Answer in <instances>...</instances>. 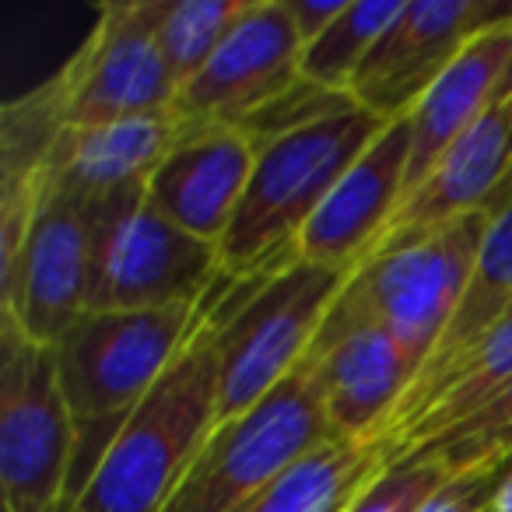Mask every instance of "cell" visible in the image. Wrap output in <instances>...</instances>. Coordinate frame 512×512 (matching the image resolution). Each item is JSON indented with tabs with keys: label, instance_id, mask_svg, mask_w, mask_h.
Returning a JSON list of instances; mask_svg holds the SVG:
<instances>
[{
	"label": "cell",
	"instance_id": "6da1fadb",
	"mask_svg": "<svg viewBox=\"0 0 512 512\" xmlns=\"http://www.w3.org/2000/svg\"><path fill=\"white\" fill-rule=\"evenodd\" d=\"M383 127L369 109L348 106L260 144L242 204L218 242L221 278L249 285L295 264L313 214Z\"/></svg>",
	"mask_w": 512,
	"mask_h": 512
},
{
	"label": "cell",
	"instance_id": "7a4b0ae2",
	"mask_svg": "<svg viewBox=\"0 0 512 512\" xmlns=\"http://www.w3.org/2000/svg\"><path fill=\"white\" fill-rule=\"evenodd\" d=\"M218 323L221 302H211L179 358L116 432L71 512H162L218 428Z\"/></svg>",
	"mask_w": 512,
	"mask_h": 512
},
{
	"label": "cell",
	"instance_id": "3957f363",
	"mask_svg": "<svg viewBox=\"0 0 512 512\" xmlns=\"http://www.w3.org/2000/svg\"><path fill=\"white\" fill-rule=\"evenodd\" d=\"M207 306L211 299L200 306L148 309V313H85L53 344L60 390L78 432L67 502L85 491L116 432L179 358L204 320Z\"/></svg>",
	"mask_w": 512,
	"mask_h": 512
},
{
	"label": "cell",
	"instance_id": "277c9868",
	"mask_svg": "<svg viewBox=\"0 0 512 512\" xmlns=\"http://www.w3.org/2000/svg\"><path fill=\"white\" fill-rule=\"evenodd\" d=\"M351 274L295 260L285 271L239 285L235 302L228 288L218 323V425L253 411L302 369Z\"/></svg>",
	"mask_w": 512,
	"mask_h": 512
},
{
	"label": "cell",
	"instance_id": "5b68a950",
	"mask_svg": "<svg viewBox=\"0 0 512 512\" xmlns=\"http://www.w3.org/2000/svg\"><path fill=\"white\" fill-rule=\"evenodd\" d=\"M88 214H92L88 313L200 306L225 281L218 246L172 225L148 200L144 183L88 200Z\"/></svg>",
	"mask_w": 512,
	"mask_h": 512
},
{
	"label": "cell",
	"instance_id": "8992f818",
	"mask_svg": "<svg viewBox=\"0 0 512 512\" xmlns=\"http://www.w3.org/2000/svg\"><path fill=\"white\" fill-rule=\"evenodd\" d=\"M78 456L57 355L0 316V502L4 512H57Z\"/></svg>",
	"mask_w": 512,
	"mask_h": 512
},
{
	"label": "cell",
	"instance_id": "52a82bcc",
	"mask_svg": "<svg viewBox=\"0 0 512 512\" xmlns=\"http://www.w3.org/2000/svg\"><path fill=\"white\" fill-rule=\"evenodd\" d=\"M334 439L306 369L288 376L253 411L211 432L162 512H242L292 463Z\"/></svg>",
	"mask_w": 512,
	"mask_h": 512
},
{
	"label": "cell",
	"instance_id": "ba28073f",
	"mask_svg": "<svg viewBox=\"0 0 512 512\" xmlns=\"http://www.w3.org/2000/svg\"><path fill=\"white\" fill-rule=\"evenodd\" d=\"M491 218L495 211L481 207L421 235L397 253L365 260L344 288L358 309H365L404 344L418 372L435 355L467 292Z\"/></svg>",
	"mask_w": 512,
	"mask_h": 512
},
{
	"label": "cell",
	"instance_id": "9c48e42d",
	"mask_svg": "<svg viewBox=\"0 0 512 512\" xmlns=\"http://www.w3.org/2000/svg\"><path fill=\"white\" fill-rule=\"evenodd\" d=\"M162 0H109L74 57L43 85L64 130L169 113L176 102L158 53Z\"/></svg>",
	"mask_w": 512,
	"mask_h": 512
},
{
	"label": "cell",
	"instance_id": "30bf717a",
	"mask_svg": "<svg viewBox=\"0 0 512 512\" xmlns=\"http://www.w3.org/2000/svg\"><path fill=\"white\" fill-rule=\"evenodd\" d=\"M498 25H512V0H407L351 78V102L386 123L414 113L456 57Z\"/></svg>",
	"mask_w": 512,
	"mask_h": 512
},
{
	"label": "cell",
	"instance_id": "8fae6325",
	"mask_svg": "<svg viewBox=\"0 0 512 512\" xmlns=\"http://www.w3.org/2000/svg\"><path fill=\"white\" fill-rule=\"evenodd\" d=\"M302 369L313 379L337 439H379L418 376L404 344L344 292L323 320Z\"/></svg>",
	"mask_w": 512,
	"mask_h": 512
},
{
	"label": "cell",
	"instance_id": "7c38bea8",
	"mask_svg": "<svg viewBox=\"0 0 512 512\" xmlns=\"http://www.w3.org/2000/svg\"><path fill=\"white\" fill-rule=\"evenodd\" d=\"M92 214L88 204L43 179L39 207L15 264L0 271V316L32 341L57 344L88 313Z\"/></svg>",
	"mask_w": 512,
	"mask_h": 512
},
{
	"label": "cell",
	"instance_id": "4fadbf2b",
	"mask_svg": "<svg viewBox=\"0 0 512 512\" xmlns=\"http://www.w3.org/2000/svg\"><path fill=\"white\" fill-rule=\"evenodd\" d=\"M302 39L285 0H246L207 67L176 95L183 127H242L302 78Z\"/></svg>",
	"mask_w": 512,
	"mask_h": 512
},
{
	"label": "cell",
	"instance_id": "5bb4252c",
	"mask_svg": "<svg viewBox=\"0 0 512 512\" xmlns=\"http://www.w3.org/2000/svg\"><path fill=\"white\" fill-rule=\"evenodd\" d=\"M411 113L390 120L337 179L299 239V260L358 271L407 197Z\"/></svg>",
	"mask_w": 512,
	"mask_h": 512
},
{
	"label": "cell",
	"instance_id": "9a60e30c",
	"mask_svg": "<svg viewBox=\"0 0 512 512\" xmlns=\"http://www.w3.org/2000/svg\"><path fill=\"white\" fill-rule=\"evenodd\" d=\"M512 183V81L495 106L435 162V169L404 197L383 239L365 260L397 253L421 235L449 225L481 207H495L502 190ZM362 260V264H365Z\"/></svg>",
	"mask_w": 512,
	"mask_h": 512
},
{
	"label": "cell",
	"instance_id": "2e32d148",
	"mask_svg": "<svg viewBox=\"0 0 512 512\" xmlns=\"http://www.w3.org/2000/svg\"><path fill=\"white\" fill-rule=\"evenodd\" d=\"M256 144L239 127H183L148 186V200L183 232L218 246L242 204Z\"/></svg>",
	"mask_w": 512,
	"mask_h": 512
},
{
	"label": "cell",
	"instance_id": "e0dca14e",
	"mask_svg": "<svg viewBox=\"0 0 512 512\" xmlns=\"http://www.w3.org/2000/svg\"><path fill=\"white\" fill-rule=\"evenodd\" d=\"M505 379H512V313L502 316L491 330H484L456 358L414 376L411 390L404 393L393 418L379 432L386 467L435 442Z\"/></svg>",
	"mask_w": 512,
	"mask_h": 512
},
{
	"label": "cell",
	"instance_id": "ac0fdd59",
	"mask_svg": "<svg viewBox=\"0 0 512 512\" xmlns=\"http://www.w3.org/2000/svg\"><path fill=\"white\" fill-rule=\"evenodd\" d=\"M179 137L176 113L127 116V120L92 123V127L60 130L46 179L78 200H99L123 186L148 183Z\"/></svg>",
	"mask_w": 512,
	"mask_h": 512
},
{
	"label": "cell",
	"instance_id": "d6986e66",
	"mask_svg": "<svg viewBox=\"0 0 512 512\" xmlns=\"http://www.w3.org/2000/svg\"><path fill=\"white\" fill-rule=\"evenodd\" d=\"M512 81V25L488 29L456 57L411 113V169L407 193L435 169L442 155L495 106Z\"/></svg>",
	"mask_w": 512,
	"mask_h": 512
},
{
	"label": "cell",
	"instance_id": "ffe728a7",
	"mask_svg": "<svg viewBox=\"0 0 512 512\" xmlns=\"http://www.w3.org/2000/svg\"><path fill=\"white\" fill-rule=\"evenodd\" d=\"M386 470L379 439H327L267 484L242 512H348Z\"/></svg>",
	"mask_w": 512,
	"mask_h": 512
},
{
	"label": "cell",
	"instance_id": "44dd1931",
	"mask_svg": "<svg viewBox=\"0 0 512 512\" xmlns=\"http://www.w3.org/2000/svg\"><path fill=\"white\" fill-rule=\"evenodd\" d=\"M509 313H512V200L498 207L495 218H491L467 292H463L460 306H456V313H453V320H449L435 355L421 365V372L456 358L463 348H470L484 330H491Z\"/></svg>",
	"mask_w": 512,
	"mask_h": 512
},
{
	"label": "cell",
	"instance_id": "7402d4cb",
	"mask_svg": "<svg viewBox=\"0 0 512 512\" xmlns=\"http://www.w3.org/2000/svg\"><path fill=\"white\" fill-rule=\"evenodd\" d=\"M404 4L407 0H348L341 18L309 46H302L299 74L330 92H348L358 67L400 18Z\"/></svg>",
	"mask_w": 512,
	"mask_h": 512
},
{
	"label": "cell",
	"instance_id": "603a6c76",
	"mask_svg": "<svg viewBox=\"0 0 512 512\" xmlns=\"http://www.w3.org/2000/svg\"><path fill=\"white\" fill-rule=\"evenodd\" d=\"M246 0H162L158 15V53L165 60L176 95L197 78L239 18Z\"/></svg>",
	"mask_w": 512,
	"mask_h": 512
},
{
	"label": "cell",
	"instance_id": "cb8c5ba5",
	"mask_svg": "<svg viewBox=\"0 0 512 512\" xmlns=\"http://www.w3.org/2000/svg\"><path fill=\"white\" fill-rule=\"evenodd\" d=\"M509 456H512V379H505L467 418H460L439 439L428 442L418 453L404 456V460H435L449 474H460V470L502 467Z\"/></svg>",
	"mask_w": 512,
	"mask_h": 512
},
{
	"label": "cell",
	"instance_id": "d4e9b609",
	"mask_svg": "<svg viewBox=\"0 0 512 512\" xmlns=\"http://www.w3.org/2000/svg\"><path fill=\"white\" fill-rule=\"evenodd\" d=\"M449 481L435 460H404L379 474V481L348 512H421V505Z\"/></svg>",
	"mask_w": 512,
	"mask_h": 512
},
{
	"label": "cell",
	"instance_id": "484cf974",
	"mask_svg": "<svg viewBox=\"0 0 512 512\" xmlns=\"http://www.w3.org/2000/svg\"><path fill=\"white\" fill-rule=\"evenodd\" d=\"M505 491V470H460L421 505V512H498V498Z\"/></svg>",
	"mask_w": 512,
	"mask_h": 512
},
{
	"label": "cell",
	"instance_id": "4316f807",
	"mask_svg": "<svg viewBox=\"0 0 512 512\" xmlns=\"http://www.w3.org/2000/svg\"><path fill=\"white\" fill-rule=\"evenodd\" d=\"M285 8L292 15L302 46H309L320 32H327L341 18V11L348 8V0H285Z\"/></svg>",
	"mask_w": 512,
	"mask_h": 512
},
{
	"label": "cell",
	"instance_id": "83f0119b",
	"mask_svg": "<svg viewBox=\"0 0 512 512\" xmlns=\"http://www.w3.org/2000/svg\"><path fill=\"white\" fill-rule=\"evenodd\" d=\"M502 470H505V491L498 498V512H512V456L502 463Z\"/></svg>",
	"mask_w": 512,
	"mask_h": 512
},
{
	"label": "cell",
	"instance_id": "f1b7e54d",
	"mask_svg": "<svg viewBox=\"0 0 512 512\" xmlns=\"http://www.w3.org/2000/svg\"><path fill=\"white\" fill-rule=\"evenodd\" d=\"M509 200H512V183L505 186V190H502V197L495 200V207H491V211H498V207H502V204H509Z\"/></svg>",
	"mask_w": 512,
	"mask_h": 512
},
{
	"label": "cell",
	"instance_id": "f546056e",
	"mask_svg": "<svg viewBox=\"0 0 512 512\" xmlns=\"http://www.w3.org/2000/svg\"><path fill=\"white\" fill-rule=\"evenodd\" d=\"M57 512H71V502H64V505H60V509Z\"/></svg>",
	"mask_w": 512,
	"mask_h": 512
}]
</instances>
